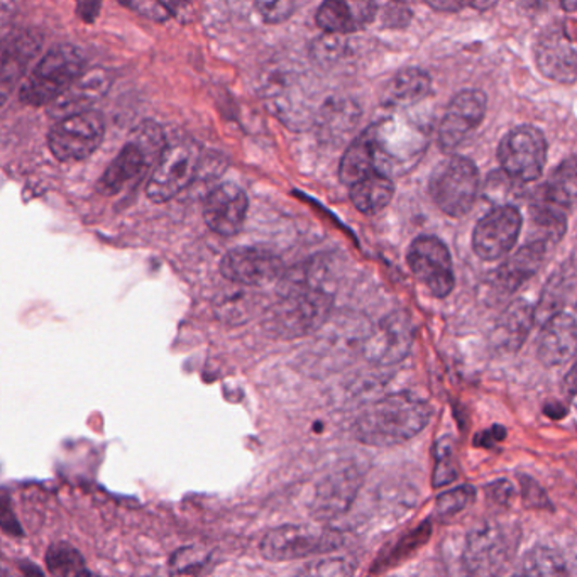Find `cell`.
<instances>
[{"instance_id":"obj_1","label":"cell","mask_w":577,"mask_h":577,"mask_svg":"<svg viewBox=\"0 0 577 577\" xmlns=\"http://www.w3.org/2000/svg\"><path fill=\"white\" fill-rule=\"evenodd\" d=\"M432 408L412 393H395L362 410L355 422L359 443L392 447L408 443L431 422Z\"/></svg>"},{"instance_id":"obj_2","label":"cell","mask_w":577,"mask_h":577,"mask_svg":"<svg viewBox=\"0 0 577 577\" xmlns=\"http://www.w3.org/2000/svg\"><path fill=\"white\" fill-rule=\"evenodd\" d=\"M323 274L307 271L304 281L290 285L273 310L274 331L283 337H300L319 329L332 308V293L322 285Z\"/></svg>"},{"instance_id":"obj_3","label":"cell","mask_w":577,"mask_h":577,"mask_svg":"<svg viewBox=\"0 0 577 577\" xmlns=\"http://www.w3.org/2000/svg\"><path fill=\"white\" fill-rule=\"evenodd\" d=\"M166 141L158 124L144 123L132 132L129 143L111 163L99 181V192L117 195L128 185L141 180L158 162Z\"/></svg>"},{"instance_id":"obj_4","label":"cell","mask_w":577,"mask_h":577,"mask_svg":"<svg viewBox=\"0 0 577 577\" xmlns=\"http://www.w3.org/2000/svg\"><path fill=\"white\" fill-rule=\"evenodd\" d=\"M84 54L72 44L53 48L21 87V101L47 105L65 93L84 74Z\"/></svg>"},{"instance_id":"obj_5","label":"cell","mask_w":577,"mask_h":577,"mask_svg":"<svg viewBox=\"0 0 577 577\" xmlns=\"http://www.w3.org/2000/svg\"><path fill=\"white\" fill-rule=\"evenodd\" d=\"M344 543L341 531L322 525H281L262 537L259 551L271 562L300 561L337 551Z\"/></svg>"},{"instance_id":"obj_6","label":"cell","mask_w":577,"mask_h":577,"mask_svg":"<svg viewBox=\"0 0 577 577\" xmlns=\"http://www.w3.org/2000/svg\"><path fill=\"white\" fill-rule=\"evenodd\" d=\"M479 171L466 156H449L432 171L428 192L435 205L449 217H462L470 213L479 193Z\"/></svg>"},{"instance_id":"obj_7","label":"cell","mask_w":577,"mask_h":577,"mask_svg":"<svg viewBox=\"0 0 577 577\" xmlns=\"http://www.w3.org/2000/svg\"><path fill=\"white\" fill-rule=\"evenodd\" d=\"M201 166V148L189 138L166 143L158 162L151 170L146 193L156 204L171 201L192 183Z\"/></svg>"},{"instance_id":"obj_8","label":"cell","mask_w":577,"mask_h":577,"mask_svg":"<svg viewBox=\"0 0 577 577\" xmlns=\"http://www.w3.org/2000/svg\"><path fill=\"white\" fill-rule=\"evenodd\" d=\"M576 202V165L574 159L562 162L546 185L540 187L531 202L534 222L546 229L549 235L566 234L567 216Z\"/></svg>"},{"instance_id":"obj_9","label":"cell","mask_w":577,"mask_h":577,"mask_svg":"<svg viewBox=\"0 0 577 577\" xmlns=\"http://www.w3.org/2000/svg\"><path fill=\"white\" fill-rule=\"evenodd\" d=\"M498 159L512 180L520 183L539 180L547 163L546 136L534 126H518L501 139Z\"/></svg>"},{"instance_id":"obj_10","label":"cell","mask_w":577,"mask_h":577,"mask_svg":"<svg viewBox=\"0 0 577 577\" xmlns=\"http://www.w3.org/2000/svg\"><path fill=\"white\" fill-rule=\"evenodd\" d=\"M104 134L105 124L99 112H75L54 124L48 144L60 162H80L101 146Z\"/></svg>"},{"instance_id":"obj_11","label":"cell","mask_w":577,"mask_h":577,"mask_svg":"<svg viewBox=\"0 0 577 577\" xmlns=\"http://www.w3.org/2000/svg\"><path fill=\"white\" fill-rule=\"evenodd\" d=\"M408 266L416 280L434 295L446 298L456 285L454 262L449 247L435 235H420L408 249Z\"/></svg>"},{"instance_id":"obj_12","label":"cell","mask_w":577,"mask_h":577,"mask_svg":"<svg viewBox=\"0 0 577 577\" xmlns=\"http://www.w3.org/2000/svg\"><path fill=\"white\" fill-rule=\"evenodd\" d=\"M567 23L547 26L535 41L534 56L543 77L559 84L576 81V36Z\"/></svg>"},{"instance_id":"obj_13","label":"cell","mask_w":577,"mask_h":577,"mask_svg":"<svg viewBox=\"0 0 577 577\" xmlns=\"http://www.w3.org/2000/svg\"><path fill=\"white\" fill-rule=\"evenodd\" d=\"M522 231V216L513 205H498L476 223L473 249L485 261L510 255Z\"/></svg>"},{"instance_id":"obj_14","label":"cell","mask_w":577,"mask_h":577,"mask_svg":"<svg viewBox=\"0 0 577 577\" xmlns=\"http://www.w3.org/2000/svg\"><path fill=\"white\" fill-rule=\"evenodd\" d=\"M285 268L271 251L262 247H235L223 256L220 273L238 285L262 286L280 280Z\"/></svg>"},{"instance_id":"obj_15","label":"cell","mask_w":577,"mask_h":577,"mask_svg":"<svg viewBox=\"0 0 577 577\" xmlns=\"http://www.w3.org/2000/svg\"><path fill=\"white\" fill-rule=\"evenodd\" d=\"M486 101L482 90H464L450 101L439 126V146L444 151L458 150L485 119Z\"/></svg>"},{"instance_id":"obj_16","label":"cell","mask_w":577,"mask_h":577,"mask_svg":"<svg viewBox=\"0 0 577 577\" xmlns=\"http://www.w3.org/2000/svg\"><path fill=\"white\" fill-rule=\"evenodd\" d=\"M362 485V471L359 464H346L332 471L317 486L312 500V515L317 520H334L344 515L355 503Z\"/></svg>"},{"instance_id":"obj_17","label":"cell","mask_w":577,"mask_h":577,"mask_svg":"<svg viewBox=\"0 0 577 577\" xmlns=\"http://www.w3.org/2000/svg\"><path fill=\"white\" fill-rule=\"evenodd\" d=\"M413 343V325L405 313H393L377 323L364 341V358L374 364L386 366L401 361Z\"/></svg>"},{"instance_id":"obj_18","label":"cell","mask_w":577,"mask_h":577,"mask_svg":"<svg viewBox=\"0 0 577 577\" xmlns=\"http://www.w3.org/2000/svg\"><path fill=\"white\" fill-rule=\"evenodd\" d=\"M247 208L246 192L234 183H222L208 193L204 205L205 223L216 234L232 238L243 229Z\"/></svg>"},{"instance_id":"obj_19","label":"cell","mask_w":577,"mask_h":577,"mask_svg":"<svg viewBox=\"0 0 577 577\" xmlns=\"http://www.w3.org/2000/svg\"><path fill=\"white\" fill-rule=\"evenodd\" d=\"M507 535L492 522H483L467 535L464 566L473 577H483L503 564Z\"/></svg>"},{"instance_id":"obj_20","label":"cell","mask_w":577,"mask_h":577,"mask_svg":"<svg viewBox=\"0 0 577 577\" xmlns=\"http://www.w3.org/2000/svg\"><path fill=\"white\" fill-rule=\"evenodd\" d=\"M576 319L573 313L559 312L543 323L537 355L546 366H561L576 356Z\"/></svg>"},{"instance_id":"obj_21","label":"cell","mask_w":577,"mask_h":577,"mask_svg":"<svg viewBox=\"0 0 577 577\" xmlns=\"http://www.w3.org/2000/svg\"><path fill=\"white\" fill-rule=\"evenodd\" d=\"M376 5L371 2H341L329 0L317 11V24L331 36L359 31L374 20Z\"/></svg>"},{"instance_id":"obj_22","label":"cell","mask_w":577,"mask_h":577,"mask_svg":"<svg viewBox=\"0 0 577 577\" xmlns=\"http://www.w3.org/2000/svg\"><path fill=\"white\" fill-rule=\"evenodd\" d=\"M41 36L35 31L12 33L0 43V81L20 80L29 68L39 51Z\"/></svg>"},{"instance_id":"obj_23","label":"cell","mask_w":577,"mask_h":577,"mask_svg":"<svg viewBox=\"0 0 577 577\" xmlns=\"http://www.w3.org/2000/svg\"><path fill=\"white\" fill-rule=\"evenodd\" d=\"M432 81L428 74L420 68H405L398 72L386 84L382 93V102L385 107L405 108L412 107L424 101L431 93Z\"/></svg>"},{"instance_id":"obj_24","label":"cell","mask_w":577,"mask_h":577,"mask_svg":"<svg viewBox=\"0 0 577 577\" xmlns=\"http://www.w3.org/2000/svg\"><path fill=\"white\" fill-rule=\"evenodd\" d=\"M377 146L374 126L362 132L358 139L352 141L343 159H341V181L344 185L352 187L362 178L377 171Z\"/></svg>"},{"instance_id":"obj_25","label":"cell","mask_w":577,"mask_h":577,"mask_svg":"<svg viewBox=\"0 0 577 577\" xmlns=\"http://www.w3.org/2000/svg\"><path fill=\"white\" fill-rule=\"evenodd\" d=\"M546 253L547 246L543 241L528 243L527 246L522 247L498 270V285L503 286L507 292H515L540 270Z\"/></svg>"},{"instance_id":"obj_26","label":"cell","mask_w":577,"mask_h":577,"mask_svg":"<svg viewBox=\"0 0 577 577\" xmlns=\"http://www.w3.org/2000/svg\"><path fill=\"white\" fill-rule=\"evenodd\" d=\"M393 196H395V183L383 171H374L350 187V201L359 213L368 216L382 213L383 208L392 204Z\"/></svg>"},{"instance_id":"obj_27","label":"cell","mask_w":577,"mask_h":577,"mask_svg":"<svg viewBox=\"0 0 577 577\" xmlns=\"http://www.w3.org/2000/svg\"><path fill=\"white\" fill-rule=\"evenodd\" d=\"M515 577H569L566 559L551 546H537L525 555Z\"/></svg>"},{"instance_id":"obj_28","label":"cell","mask_w":577,"mask_h":577,"mask_svg":"<svg viewBox=\"0 0 577 577\" xmlns=\"http://www.w3.org/2000/svg\"><path fill=\"white\" fill-rule=\"evenodd\" d=\"M213 564V552L207 547H180L168 562L170 577H204Z\"/></svg>"},{"instance_id":"obj_29","label":"cell","mask_w":577,"mask_h":577,"mask_svg":"<svg viewBox=\"0 0 577 577\" xmlns=\"http://www.w3.org/2000/svg\"><path fill=\"white\" fill-rule=\"evenodd\" d=\"M105 87H107V80L104 75L97 74V72L86 75L84 78H77L74 86L62 93L54 104L59 105L60 112H65L68 107H84L89 102L95 101L97 97H101Z\"/></svg>"},{"instance_id":"obj_30","label":"cell","mask_w":577,"mask_h":577,"mask_svg":"<svg viewBox=\"0 0 577 577\" xmlns=\"http://www.w3.org/2000/svg\"><path fill=\"white\" fill-rule=\"evenodd\" d=\"M44 561L53 577H77L81 570L87 569L84 555L68 542L51 543Z\"/></svg>"},{"instance_id":"obj_31","label":"cell","mask_w":577,"mask_h":577,"mask_svg":"<svg viewBox=\"0 0 577 577\" xmlns=\"http://www.w3.org/2000/svg\"><path fill=\"white\" fill-rule=\"evenodd\" d=\"M534 320V312L527 305H515L500 323V334H498L500 343L509 349L520 347V344L524 343L525 337H527Z\"/></svg>"},{"instance_id":"obj_32","label":"cell","mask_w":577,"mask_h":577,"mask_svg":"<svg viewBox=\"0 0 577 577\" xmlns=\"http://www.w3.org/2000/svg\"><path fill=\"white\" fill-rule=\"evenodd\" d=\"M355 576V566L347 559L343 557H323L313 561L308 566L302 567L295 576L292 577H352Z\"/></svg>"},{"instance_id":"obj_33","label":"cell","mask_w":577,"mask_h":577,"mask_svg":"<svg viewBox=\"0 0 577 577\" xmlns=\"http://www.w3.org/2000/svg\"><path fill=\"white\" fill-rule=\"evenodd\" d=\"M476 492L471 486H459L444 492L443 497L437 498L435 503V515L439 518H452L459 513L466 510L467 504L473 503Z\"/></svg>"},{"instance_id":"obj_34","label":"cell","mask_w":577,"mask_h":577,"mask_svg":"<svg viewBox=\"0 0 577 577\" xmlns=\"http://www.w3.org/2000/svg\"><path fill=\"white\" fill-rule=\"evenodd\" d=\"M259 16L266 21V23L278 24L288 20L295 11V4L293 2H258L256 4Z\"/></svg>"},{"instance_id":"obj_35","label":"cell","mask_w":577,"mask_h":577,"mask_svg":"<svg viewBox=\"0 0 577 577\" xmlns=\"http://www.w3.org/2000/svg\"><path fill=\"white\" fill-rule=\"evenodd\" d=\"M456 477H458V470H456L454 462L450 461L447 452H444V456H439L437 467H435L434 486L439 488V486L449 485L454 482Z\"/></svg>"},{"instance_id":"obj_36","label":"cell","mask_w":577,"mask_h":577,"mask_svg":"<svg viewBox=\"0 0 577 577\" xmlns=\"http://www.w3.org/2000/svg\"><path fill=\"white\" fill-rule=\"evenodd\" d=\"M0 527L4 528L11 535L21 534L16 515L11 512V504H9V500L5 497H0Z\"/></svg>"},{"instance_id":"obj_37","label":"cell","mask_w":577,"mask_h":577,"mask_svg":"<svg viewBox=\"0 0 577 577\" xmlns=\"http://www.w3.org/2000/svg\"><path fill=\"white\" fill-rule=\"evenodd\" d=\"M129 8L141 12L143 16L153 17V20L158 21L165 20L170 14V12L166 11L165 5L156 4V2H153V4H129Z\"/></svg>"},{"instance_id":"obj_38","label":"cell","mask_w":577,"mask_h":577,"mask_svg":"<svg viewBox=\"0 0 577 577\" xmlns=\"http://www.w3.org/2000/svg\"><path fill=\"white\" fill-rule=\"evenodd\" d=\"M431 8L437 9V11L456 12L470 8V4L467 2H431Z\"/></svg>"},{"instance_id":"obj_39","label":"cell","mask_w":577,"mask_h":577,"mask_svg":"<svg viewBox=\"0 0 577 577\" xmlns=\"http://www.w3.org/2000/svg\"><path fill=\"white\" fill-rule=\"evenodd\" d=\"M0 577H23L20 567H14L0 555Z\"/></svg>"},{"instance_id":"obj_40","label":"cell","mask_w":577,"mask_h":577,"mask_svg":"<svg viewBox=\"0 0 577 577\" xmlns=\"http://www.w3.org/2000/svg\"><path fill=\"white\" fill-rule=\"evenodd\" d=\"M23 577H47L39 567H36L31 562H23L20 566Z\"/></svg>"},{"instance_id":"obj_41","label":"cell","mask_w":577,"mask_h":577,"mask_svg":"<svg viewBox=\"0 0 577 577\" xmlns=\"http://www.w3.org/2000/svg\"><path fill=\"white\" fill-rule=\"evenodd\" d=\"M77 577H99L97 574H93L92 570L84 569Z\"/></svg>"},{"instance_id":"obj_42","label":"cell","mask_w":577,"mask_h":577,"mask_svg":"<svg viewBox=\"0 0 577 577\" xmlns=\"http://www.w3.org/2000/svg\"><path fill=\"white\" fill-rule=\"evenodd\" d=\"M562 8L569 9L570 12H574L576 11L577 5L576 2H570V4H562Z\"/></svg>"}]
</instances>
